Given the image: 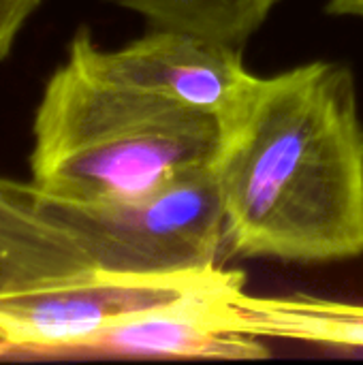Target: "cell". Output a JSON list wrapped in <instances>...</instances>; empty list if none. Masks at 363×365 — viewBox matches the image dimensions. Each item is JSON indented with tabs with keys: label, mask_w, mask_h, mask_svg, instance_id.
<instances>
[{
	"label": "cell",
	"mask_w": 363,
	"mask_h": 365,
	"mask_svg": "<svg viewBox=\"0 0 363 365\" xmlns=\"http://www.w3.org/2000/svg\"><path fill=\"white\" fill-rule=\"evenodd\" d=\"M246 282V280H244ZM244 282L190 293L169 304L137 312L98 336L68 349L77 357H160V359H267V340L240 327L231 295Z\"/></svg>",
	"instance_id": "8992f818"
},
{
	"label": "cell",
	"mask_w": 363,
	"mask_h": 365,
	"mask_svg": "<svg viewBox=\"0 0 363 365\" xmlns=\"http://www.w3.org/2000/svg\"><path fill=\"white\" fill-rule=\"evenodd\" d=\"M244 278V272L223 265L158 276L94 269L0 291V361L62 359L68 349L137 312Z\"/></svg>",
	"instance_id": "277c9868"
},
{
	"label": "cell",
	"mask_w": 363,
	"mask_h": 365,
	"mask_svg": "<svg viewBox=\"0 0 363 365\" xmlns=\"http://www.w3.org/2000/svg\"><path fill=\"white\" fill-rule=\"evenodd\" d=\"M39 197L96 272L158 276L220 265L225 220L214 165L133 201L66 203Z\"/></svg>",
	"instance_id": "3957f363"
},
{
	"label": "cell",
	"mask_w": 363,
	"mask_h": 365,
	"mask_svg": "<svg viewBox=\"0 0 363 365\" xmlns=\"http://www.w3.org/2000/svg\"><path fill=\"white\" fill-rule=\"evenodd\" d=\"M220 120L118 81L68 43L32 124L30 182L66 203H116L154 195L214 165Z\"/></svg>",
	"instance_id": "7a4b0ae2"
},
{
	"label": "cell",
	"mask_w": 363,
	"mask_h": 365,
	"mask_svg": "<svg viewBox=\"0 0 363 365\" xmlns=\"http://www.w3.org/2000/svg\"><path fill=\"white\" fill-rule=\"evenodd\" d=\"M41 2L43 0H0V62L9 58L21 28Z\"/></svg>",
	"instance_id": "30bf717a"
},
{
	"label": "cell",
	"mask_w": 363,
	"mask_h": 365,
	"mask_svg": "<svg viewBox=\"0 0 363 365\" xmlns=\"http://www.w3.org/2000/svg\"><path fill=\"white\" fill-rule=\"evenodd\" d=\"M141 15L150 28L180 30L244 47L282 0H105Z\"/></svg>",
	"instance_id": "9c48e42d"
},
{
	"label": "cell",
	"mask_w": 363,
	"mask_h": 365,
	"mask_svg": "<svg viewBox=\"0 0 363 365\" xmlns=\"http://www.w3.org/2000/svg\"><path fill=\"white\" fill-rule=\"evenodd\" d=\"M220 126L214 175L229 255L295 265L363 255V124L347 64L257 75Z\"/></svg>",
	"instance_id": "6da1fadb"
},
{
	"label": "cell",
	"mask_w": 363,
	"mask_h": 365,
	"mask_svg": "<svg viewBox=\"0 0 363 365\" xmlns=\"http://www.w3.org/2000/svg\"><path fill=\"white\" fill-rule=\"evenodd\" d=\"M71 43L101 73L220 122L240 105L257 77L246 68L240 47L180 30L150 28L118 49H103L90 30L81 28Z\"/></svg>",
	"instance_id": "5b68a950"
},
{
	"label": "cell",
	"mask_w": 363,
	"mask_h": 365,
	"mask_svg": "<svg viewBox=\"0 0 363 365\" xmlns=\"http://www.w3.org/2000/svg\"><path fill=\"white\" fill-rule=\"evenodd\" d=\"M235 319L265 340H293L317 346L363 349V304L317 295H231Z\"/></svg>",
	"instance_id": "ba28073f"
},
{
	"label": "cell",
	"mask_w": 363,
	"mask_h": 365,
	"mask_svg": "<svg viewBox=\"0 0 363 365\" xmlns=\"http://www.w3.org/2000/svg\"><path fill=\"white\" fill-rule=\"evenodd\" d=\"M325 9L329 15H336V17L363 19V0H329Z\"/></svg>",
	"instance_id": "8fae6325"
},
{
	"label": "cell",
	"mask_w": 363,
	"mask_h": 365,
	"mask_svg": "<svg viewBox=\"0 0 363 365\" xmlns=\"http://www.w3.org/2000/svg\"><path fill=\"white\" fill-rule=\"evenodd\" d=\"M94 272L75 237L41 205L32 182L0 178V291Z\"/></svg>",
	"instance_id": "52a82bcc"
}]
</instances>
